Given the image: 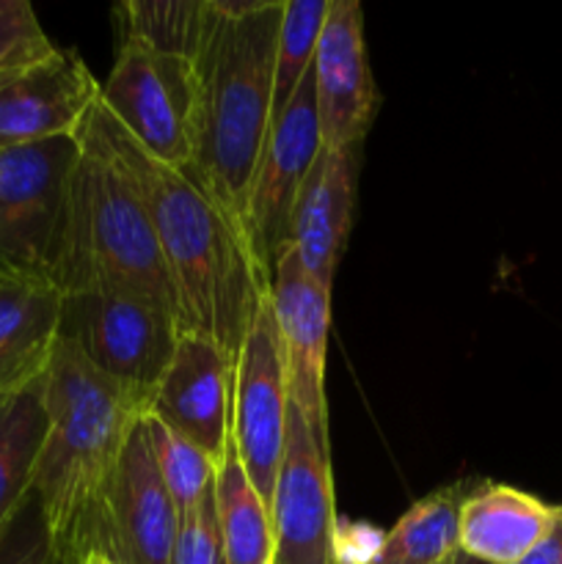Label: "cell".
Wrapping results in <instances>:
<instances>
[{"label": "cell", "instance_id": "6da1fadb", "mask_svg": "<svg viewBox=\"0 0 562 564\" xmlns=\"http://www.w3.org/2000/svg\"><path fill=\"white\" fill-rule=\"evenodd\" d=\"M77 141L108 158L141 198L169 275L180 334L207 336L237 361L259 301L270 292L246 231L209 202L191 174L147 152L99 99Z\"/></svg>", "mask_w": 562, "mask_h": 564}, {"label": "cell", "instance_id": "7a4b0ae2", "mask_svg": "<svg viewBox=\"0 0 562 564\" xmlns=\"http://www.w3.org/2000/svg\"><path fill=\"white\" fill-rule=\"evenodd\" d=\"M213 28L196 58V130L187 174L246 231L248 191L273 121L284 0H213Z\"/></svg>", "mask_w": 562, "mask_h": 564}, {"label": "cell", "instance_id": "3957f363", "mask_svg": "<svg viewBox=\"0 0 562 564\" xmlns=\"http://www.w3.org/2000/svg\"><path fill=\"white\" fill-rule=\"evenodd\" d=\"M42 452L33 474L55 560L80 564V540L105 482L114 474L138 411L75 347L58 339L44 372Z\"/></svg>", "mask_w": 562, "mask_h": 564}, {"label": "cell", "instance_id": "277c9868", "mask_svg": "<svg viewBox=\"0 0 562 564\" xmlns=\"http://www.w3.org/2000/svg\"><path fill=\"white\" fill-rule=\"evenodd\" d=\"M53 286L61 295L132 292L174 314L169 275L141 198L116 165L86 143L72 171Z\"/></svg>", "mask_w": 562, "mask_h": 564}, {"label": "cell", "instance_id": "5b68a950", "mask_svg": "<svg viewBox=\"0 0 562 564\" xmlns=\"http://www.w3.org/2000/svg\"><path fill=\"white\" fill-rule=\"evenodd\" d=\"M58 339L75 347L138 411L149 413L176 350L180 325L149 297L88 290L61 295Z\"/></svg>", "mask_w": 562, "mask_h": 564}, {"label": "cell", "instance_id": "8992f818", "mask_svg": "<svg viewBox=\"0 0 562 564\" xmlns=\"http://www.w3.org/2000/svg\"><path fill=\"white\" fill-rule=\"evenodd\" d=\"M77 135L0 152V281L53 286Z\"/></svg>", "mask_w": 562, "mask_h": 564}, {"label": "cell", "instance_id": "52a82bcc", "mask_svg": "<svg viewBox=\"0 0 562 564\" xmlns=\"http://www.w3.org/2000/svg\"><path fill=\"white\" fill-rule=\"evenodd\" d=\"M196 64L119 39L114 69L99 83V102L147 152L174 169H191L196 130Z\"/></svg>", "mask_w": 562, "mask_h": 564}, {"label": "cell", "instance_id": "ba28073f", "mask_svg": "<svg viewBox=\"0 0 562 564\" xmlns=\"http://www.w3.org/2000/svg\"><path fill=\"white\" fill-rule=\"evenodd\" d=\"M176 529L180 510L160 479L141 416L94 505L80 562L99 554L116 564H171Z\"/></svg>", "mask_w": 562, "mask_h": 564}, {"label": "cell", "instance_id": "9c48e42d", "mask_svg": "<svg viewBox=\"0 0 562 564\" xmlns=\"http://www.w3.org/2000/svg\"><path fill=\"white\" fill-rule=\"evenodd\" d=\"M287 416H290L287 367L268 292L259 301L235 361L229 424V435L246 468V477L268 507L273 501L275 474L284 455Z\"/></svg>", "mask_w": 562, "mask_h": 564}, {"label": "cell", "instance_id": "30bf717a", "mask_svg": "<svg viewBox=\"0 0 562 564\" xmlns=\"http://www.w3.org/2000/svg\"><path fill=\"white\" fill-rule=\"evenodd\" d=\"M320 152H323V135H320L314 83L309 72L290 105L270 124L248 191L246 235L253 259L268 279H273L275 262L292 246V213Z\"/></svg>", "mask_w": 562, "mask_h": 564}, {"label": "cell", "instance_id": "8fae6325", "mask_svg": "<svg viewBox=\"0 0 562 564\" xmlns=\"http://www.w3.org/2000/svg\"><path fill=\"white\" fill-rule=\"evenodd\" d=\"M270 523L273 564H342L328 446L314 438L292 402Z\"/></svg>", "mask_w": 562, "mask_h": 564}, {"label": "cell", "instance_id": "7c38bea8", "mask_svg": "<svg viewBox=\"0 0 562 564\" xmlns=\"http://www.w3.org/2000/svg\"><path fill=\"white\" fill-rule=\"evenodd\" d=\"M275 328L287 367L290 402L320 444L328 446L325 405V352L331 336V292H325L301 264L295 248H287L270 279Z\"/></svg>", "mask_w": 562, "mask_h": 564}, {"label": "cell", "instance_id": "4fadbf2b", "mask_svg": "<svg viewBox=\"0 0 562 564\" xmlns=\"http://www.w3.org/2000/svg\"><path fill=\"white\" fill-rule=\"evenodd\" d=\"M99 99V80L75 50L0 72V152L77 135Z\"/></svg>", "mask_w": 562, "mask_h": 564}, {"label": "cell", "instance_id": "5bb4252c", "mask_svg": "<svg viewBox=\"0 0 562 564\" xmlns=\"http://www.w3.org/2000/svg\"><path fill=\"white\" fill-rule=\"evenodd\" d=\"M312 83L323 149H361L378 110V88L367 61L358 0H331Z\"/></svg>", "mask_w": 562, "mask_h": 564}, {"label": "cell", "instance_id": "9a60e30c", "mask_svg": "<svg viewBox=\"0 0 562 564\" xmlns=\"http://www.w3.org/2000/svg\"><path fill=\"white\" fill-rule=\"evenodd\" d=\"M235 358L207 336L180 334L149 416L220 463L229 444Z\"/></svg>", "mask_w": 562, "mask_h": 564}, {"label": "cell", "instance_id": "2e32d148", "mask_svg": "<svg viewBox=\"0 0 562 564\" xmlns=\"http://www.w3.org/2000/svg\"><path fill=\"white\" fill-rule=\"evenodd\" d=\"M356 187L358 149H323L292 213V248L325 292L334 290L336 268L350 235Z\"/></svg>", "mask_w": 562, "mask_h": 564}, {"label": "cell", "instance_id": "e0dca14e", "mask_svg": "<svg viewBox=\"0 0 562 564\" xmlns=\"http://www.w3.org/2000/svg\"><path fill=\"white\" fill-rule=\"evenodd\" d=\"M562 523V505L501 482H479L461 510V554L483 564H521Z\"/></svg>", "mask_w": 562, "mask_h": 564}, {"label": "cell", "instance_id": "ac0fdd59", "mask_svg": "<svg viewBox=\"0 0 562 564\" xmlns=\"http://www.w3.org/2000/svg\"><path fill=\"white\" fill-rule=\"evenodd\" d=\"M61 292L42 281H0V397L42 378L58 345Z\"/></svg>", "mask_w": 562, "mask_h": 564}, {"label": "cell", "instance_id": "d6986e66", "mask_svg": "<svg viewBox=\"0 0 562 564\" xmlns=\"http://www.w3.org/2000/svg\"><path fill=\"white\" fill-rule=\"evenodd\" d=\"M479 479H461L413 501L367 564H441L461 554V510Z\"/></svg>", "mask_w": 562, "mask_h": 564}, {"label": "cell", "instance_id": "ffe728a7", "mask_svg": "<svg viewBox=\"0 0 562 564\" xmlns=\"http://www.w3.org/2000/svg\"><path fill=\"white\" fill-rule=\"evenodd\" d=\"M44 375L25 389L0 397V532L33 494L39 452H42Z\"/></svg>", "mask_w": 562, "mask_h": 564}, {"label": "cell", "instance_id": "44dd1931", "mask_svg": "<svg viewBox=\"0 0 562 564\" xmlns=\"http://www.w3.org/2000/svg\"><path fill=\"white\" fill-rule=\"evenodd\" d=\"M215 507L224 534L226 564H273L270 507L246 477L231 435L215 468Z\"/></svg>", "mask_w": 562, "mask_h": 564}, {"label": "cell", "instance_id": "7402d4cb", "mask_svg": "<svg viewBox=\"0 0 562 564\" xmlns=\"http://www.w3.org/2000/svg\"><path fill=\"white\" fill-rule=\"evenodd\" d=\"M213 0H125L116 6L119 39L196 64L213 28Z\"/></svg>", "mask_w": 562, "mask_h": 564}, {"label": "cell", "instance_id": "603a6c76", "mask_svg": "<svg viewBox=\"0 0 562 564\" xmlns=\"http://www.w3.org/2000/svg\"><path fill=\"white\" fill-rule=\"evenodd\" d=\"M331 0H284L275 44V77H273V119L295 97L303 77L312 72L320 33L328 17ZM273 124V121H270Z\"/></svg>", "mask_w": 562, "mask_h": 564}, {"label": "cell", "instance_id": "cb8c5ba5", "mask_svg": "<svg viewBox=\"0 0 562 564\" xmlns=\"http://www.w3.org/2000/svg\"><path fill=\"white\" fill-rule=\"evenodd\" d=\"M143 430L165 490L174 499L176 510L185 512L213 488L218 463L149 413L143 416Z\"/></svg>", "mask_w": 562, "mask_h": 564}, {"label": "cell", "instance_id": "d4e9b609", "mask_svg": "<svg viewBox=\"0 0 562 564\" xmlns=\"http://www.w3.org/2000/svg\"><path fill=\"white\" fill-rule=\"evenodd\" d=\"M28 0H0V72H14L55 53Z\"/></svg>", "mask_w": 562, "mask_h": 564}, {"label": "cell", "instance_id": "484cf974", "mask_svg": "<svg viewBox=\"0 0 562 564\" xmlns=\"http://www.w3.org/2000/svg\"><path fill=\"white\" fill-rule=\"evenodd\" d=\"M171 564H226L224 534L215 507V482L196 505L180 512Z\"/></svg>", "mask_w": 562, "mask_h": 564}, {"label": "cell", "instance_id": "4316f807", "mask_svg": "<svg viewBox=\"0 0 562 564\" xmlns=\"http://www.w3.org/2000/svg\"><path fill=\"white\" fill-rule=\"evenodd\" d=\"M0 564H61L33 494L0 532Z\"/></svg>", "mask_w": 562, "mask_h": 564}, {"label": "cell", "instance_id": "83f0119b", "mask_svg": "<svg viewBox=\"0 0 562 564\" xmlns=\"http://www.w3.org/2000/svg\"><path fill=\"white\" fill-rule=\"evenodd\" d=\"M521 564H562V523Z\"/></svg>", "mask_w": 562, "mask_h": 564}, {"label": "cell", "instance_id": "f1b7e54d", "mask_svg": "<svg viewBox=\"0 0 562 564\" xmlns=\"http://www.w3.org/2000/svg\"><path fill=\"white\" fill-rule=\"evenodd\" d=\"M80 564H116V562H110L108 556H99V554H88L86 560H83Z\"/></svg>", "mask_w": 562, "mask_h": 564}, {"label": "cell", "instance_id": "f546056e", "mask_svg": "<svg viewBox=\"0 0 562 564\" xmlns=\"http://www.w3.org/2000/svg\"><path fill=\"white\" fill-rule=\"evenodd\" d=\"M457 564H483V562H474V560H468V556H457Z\"/></svg>", "mask_w": 562, "mask_h": 564}, {"label": "cell", "instance_id": "4dcf8cb0", "mask_svg": "<svg viewBox=\"0 0 562 564\" xmlns=\"http://www.w3.org/2000/svg\"><path fill=\"white\" fill-rule=\"evenodd\" d=\"M457 556H461V554H457ZM457 556H455V560H446V562H441V564H457Z\"/></svg>", "mask_w": 562, "mask_h": 564}]
</instances>
